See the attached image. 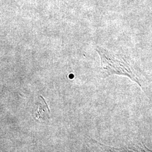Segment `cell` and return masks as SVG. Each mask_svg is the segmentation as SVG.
Segmentation results:
<instances>
[{"mask_svg": "<svg viewBox=\"0 0 152 152\" xmlns=\"http://www.w3.org/2000/svg\"><path fill=\"white\" fill-rule=\"evenodd\" d=\"M96 50L100 56L101 68L105 76L116 75L126 76L142 87L140 75L138 71L124 58L99 46L96 47Z\"/></svg>", "mask_w": 152, "mask_h": 152, "instance_id": "cell-1", "label": "cell"}, {"mask_svg": "<svg viewBox=\"0 0 152 152\" xmlns=\"http://www.w3.org/2000/svg\"><path fill=\"white\" fill-rule=\"evenodd\" d=\"M38 101L36 103L37 109L34 112V117L38 120H46L49 118L50 110L48 105L46 103L44 98L39 96Z\"/></svg>", "mask_w": 152, "mask_h": 152, "instance_id": "cell-2", "label": "cell"}]
</instances>
